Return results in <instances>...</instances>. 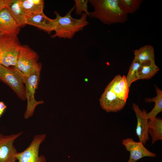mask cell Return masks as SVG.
<instances>
[{"instance_id": "obj_1", "label": "cell", "mask_w": 162, "mask_h": 162, "mask_svg": "<svg viewBox=\"0 0 162 162\" xmlns=\"http://www.w3.org/2000/svg\"><path fill=\"white\" fill-rule=\"evenodd\" d=\"M94 8L89 12L90 17L98 20L102 23L110 25L125 23L128 14L122 5L120 0H89Z\"/></svg>"}, {"instance_id": "obj_2", "label": "cell", "mask_w": 162, "mask_h": 162, "mask_svg": "<svg viewBox=\"0 0 162 162\" xmlns=\"http://www.w3.org/2000/svg\"><path fill=\"white\" fill-rule=\"evenodd\" d=\"M75 9L74 6L63 16L58 12H54L56 17L54 20L56 26L54 31L55 33L51 37L71 39L76 33L83 30L88 24L87 20L88 16L84 12L82 13L79 19L72 16L71 13Z\"/></svg>"}, {"instance_id": "obj_3", "label": "cell", "mask_w": 162, "mask_h": 162, "mask_svg": "<svg viewBox=\"0 0 162 162\" xmlns=\"http://www.w3.org/2000/svg\"><path fill=\"white\" fill-rule=\"evenodd\" d=\"M42 65L38 63L29 75L25 77L24 84L26 85L25 93L27 99V106L24 114V118L27 119L33 115L36 107L44 103L43 100L37 101L34 98L35 90L37 89L40 80Z\"/></svg>"}, {"instance_id": "obj_4", "label": "cell", "mask_w": 162, "mask_h": 162, "mask_svg": "<svg viewBox=\"0 0 162 162\" xmlns=\"http://www.w3.org/2000/svg\"><path fill=\"white\" fill-rule=\"evenodd\" d=\"M17 34L3 35L0 38V49L2 53L1 65L7 68L16 67L21 45Z\"/></svg>"}, {"instance_id": "obj_5", "label": "cell", "mask_w": 162, "mask_h": 162, "mask_svg": "<svg viewBox=\"0 0 162 162\" xmlns=\"http://www.w3.org/2000/svg\"><path fill=\"white\" fill-rule=\"evenodd\" d=\"M24 78L15 67L10 68L0 64V80L9 86L22 100L26 99Z\"/></svg>"}, {"instance_id": "obj_6", "label": "cell", "mask_w": 162, "mask_h": 162, "mask_svg": "<svg viewBox=\"0 0 162 162\" xmlns=\"http://www.w3.org/2000/svg\"><path fill=\"white\" fill-rule=\"evenodd\" d=\"M46 137L44 134L35 135L28 146L23 151L17 152L16 157L18 162H46V159L42 155H39L40 144Z\"/></svg>"}, {"instance_id": "obj_7", "label": "cell", "mask_w": 162, "mask_h": 162, "mask_svg": "<svg viewBox=\"0 0 162 162\" xmlns=\"http://www.w3.org/2000/svg\"><path fill=\"white\" fill-rule=\"evenodd\" d=\"M37 55L29 47L21 46L15 67L25 77L28 76L38 63Z\"/></svg>"}, {"instance_id": "obj_8", "label": "cell", "mask_w": 162, "mask_h": 162, "mask_svg": "<svg viewBox=\"0 0 162 162\" xmlns=\"http://www.w3.org/2000/svg\"><path fill=\"white\" fill-rule=\"evenodd\" d=\"M22 134L20 132L7 135L0 134V162H17L18 152L14 143Z\"/></svg>"}, {"instance_id": "obj_9", "label": "cell", "mask_w": 162, "mask_h": 162, "mask_svg": "<svg viewBox=\"0 0 162 162\" xmlns=\"http://www.w3.org/2000/svg\"><path fill=\"white\" fill-rule=\"evenodd\" d=\"M122 144L130 153L127 162H136L144 157H154L156 156L155 154L148 150L141 142H136L132 138L123 140Z\"/></svg>"}, {"instance_id": "obj_10", "label": "cell", "mask_w": 162, "mask_h": 162, "mask_svg": "<svg viewBox=\"0 0 162 162\" xmlns=\"http://www.w3.org/2000/svg\"><path fill=\"white\" fill-rule=\"evenodd\" d=\"M126 102L118 97L107 86L100 99V106L107 112H116L121 110Z\"/></svg>"}, {"instance_id": "obj_11", "label": "cell", "mask_w": 162, "mask_h": 162, "mask_svg": "<svg viewBox=\"0 0 162 162\" xmlns=\"http://www.w3.org/2000/svg\"><path fill=\"white\" fill-rule=\"evenodd\" d=\"M132 108L134 111L137 118V125L136 129V135L139 140L144 145L150 139L148 132V119L147 111L145 109L142 110L138 105L133 103Z\"/></svg>"}, {"instance_id": "obj_12", "label": "cell", "mask_w": 162, "mask_h": 162, "mask_svg": "<svg viewBox=\"0 0 162 162\" xmlns=\"http://www.w3.org/2000/svg\"><path fill=\"white\" fill-rule=\"evenodd\" d=\"M26 24L34 26L50 34L54 31L56 23L54 19L46 16L43 12L31 17H26Z\"/></svg>"}, {"instance_id": "obj_13", "label": "cell", "mask_w": 162, "mask_h": 162, "mask_svg": "<svg viewBox=\"0 0 162 162\" xmlns=\"http://www.w3.org/2000/svg\"><path fill=\"white\" fill-rule=\"evenodd\" d=\"M20 27L6 8L0 11V33L2 35L18 34Z\"/></svg>"}, {"instance_id": "obj_14", "label": "cell", "mask_w": 162, "mask_h": 162, "mask_svg": "<svg viewBox=\"0 0 162 162\" xmlns=\"http://www.w3.org/2000/svg\"><path fill=\"white\" fill-rule=\"evenodd\" d=\"M118 97L126 102L129 90L126 76L118 74L115 76L107 86Z\"/></svg>"}, {"instance_id": "obj_15", "label": "cell", "mask_w": 162, "mask_h": 162, "mask_svg": "<svg viewBox=\"0 0 162 162\" xmlns=\"http://www.w3.org/2000/svg\"><path fill=\"white\" fill-rule=\"evenodd\" d=\"M21 10L26 17H31L43 12V0H19Z\"/></svg>"}, {"instance_id": "obj_16", "label": "cell", "mask_w": 162, "mask_h": 162, "mask_svg": "<svg viewBox=\"0 0 162 162\" xmlns=\"http://www.w3.org/2000/svg\"><path fill=\"white\" fill-rule=\"evenodd\" d=\"M6 8L19 27L26 24V16L21 10L19 0H9Z\"/></svg>"}, {"instance_id": "obj_17", "label": "cell", "mask_w": 162, "mask_h": 162, "mask_svg": "<svg viewBox=\"0 0 162 162\" xmlns=\"http://www.w3.org/2000/svg\"><path fill=\"white\" fill-rule=\"evenodd\" d=\"M159 70L155 61H148L142 62L138 72V80L150 79Z\"/></svg>"}, {"instance_id": "obj_18", "label": "cell", "mask_w": 162, "mask_h": 162, "mask_svg": "<svg viewBox=\"0 0 162 162\" xmlns=\"http://www.w3.org/2000/svg\"><path fill=\"white\" fill-rule=\"evenodd\" d=\"M148 132L151 136L153 144L162 140V120L156 117L148 119Z\"/></svg>"}, {"instance_id": "obj_19", "label": "cell", "mask_w": 162, "mask_h": 162, "mask_svg": "<svg viewBox=\"0 0 162 162\" xmlns=\"http://www.w3.org/2000/svg\"><path fill=\"white\" fill-rule=\"evenodd\" d=\"M133 52L134 58L139 60L141 63L148 61H155L154 48L151 45H145Z\"/></svg>"}, {"instance_id": "obj_20", "label": "cell", "mask_w": 162, "mask_h": 162, "mask_svg": "<svg viewBox=\"0 0 162 162\" xmlns=\"http://www.w3.org/2000/svg\"><path fill=\"white\" fill-rule=\"evenodd\" d=\"M155 87L157 93L156 96L151 98H146L145 99L146 103H155V105L153 109L147 113L148 119L156 118L157 115L162 111V91L156 85L155 86Z\"/></svg>"}, {"instance_id": "obj_21", "label": "cell", "mask_w": 162, "mask_h": 162, "mask_svg": "<svg viewBox=\"0 0 162 162\" xmlns=\"http://www.w3.org/2000/svg\"><path fill=\"white\" fill-rule=\"evenodd\" d=\"M141 64L139 60L134 58L126 76L127 83L129 88L133 82L139 80L138 72Z\"/></svg>"}, {"instance_id": "obj_22", "label": "cell", "mask_w": 162, "mask_h": 162, "mask_svg": "<svg viewBox=\"0 0 162 162\" xmlns=\"http://www.w3.org/2000/svg\"><path fill=\"white\" fill-rule=\"evenodd\" d=\"M142 0H120L122 5L128 14H134L140 8Z\"/></svg>"}, {"instance_id": "obj_23", "label": "cell", "mask_w": 162, "mask_h": 162, "mask_svg": "<svg viewBox=\"0 0 162 162\" xmlns=\"http://www.w3.org/2000/svg\"><path fill=\"white\" fill-rule=\"evenodd\" d=\"M75 14L81 15L83 12L86 13L87 16L90 17L89 12L88 10V0H74Z\"/></svg>"}, {"instance_id": "obj_24", "label": "cell", "mask_w": 162, "mask_h": 162, "mask_svg": "<svg viewBox=\"0 0 162 162\" xmlns=\"http://www.w3.org/2000/svg\"><path fill=\"white\" fill-rule=\"evenodd\" d=\"M9 0H0V11L4 8H6Z\"/></svg>"}, {"instance_id": "obj_25", "label": "cell", "mask_w": 162, "mask_h": 162, "mask_svg": "<svg viewBox=\"0 0 162 162\" xmlns=\"http://www.w3.org/2000/svg\"><path fill=\"white\" fill-rule=\"evenodd\" d=\"M6 108V106L2 102H0V117Z\"/></svg>"}, {"instance_id": "obj_26", "label": "cell", "mask_w": 162, "mask_h": 162, "mask_svg": "<svg viewBox=\"0 0 162 162\" xmlns=\"http://www.w3.org/2000/svg\"><path fill=\"white\" fill-rule=\"evenodd\" d=\"M2 57V53L1 50L0 49V64H1V59Z\"/></svg>"}, {"instance_id": "obj_27", "label": "cell", "mask_w": 162, "mask_h": 162, "mask_svg": "<svg viewBox=\"0 0 162 162\" xmlns=\"http://www.w3.org/2000/svg\"><path fill=\"white\" fill-rule=\"evenodd\" d=\"M3 35H2L0 33V38L3 36Z\"/></svg>"}]
</instances>
